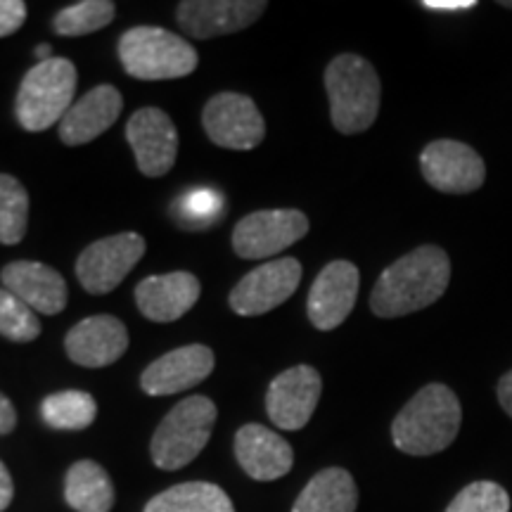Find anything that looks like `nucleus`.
Returning a JSON list of instances; mask_svg holds the SVG:
<instances>
[{"label": "nucleus", "mask_w": 512, "mask_h": 512, "mask_svg": "<svg viewBox=\"0 0 512 512\" xmlns=\"http://www.w3.org/2000/svg\"><path fill=\"white\" fill-rule=\"evenodd\" d=\"M448 283V254L437 245H422L384 268L370 294V309L380 318L408 316L439 302Z\"/></svg>", "instance_id": "1"}, {"label": "nucleus", "mask_w": 512, "mask_h": 512, "mask_svg": "<svg viewBox=\"0 0 512 512\" xmlns=\"http://www.w3.org/2000/svg\"><path fill=\"white\" fill-rule=\"evenodd\" d=\"M463 422L458 396L446 384H427L392 422V439L408 456H434L453 444Z\"/></svg>", "instance_id": "2"}, {"label": "nucleus", "mask_w": 512, "mask_h": 512, "mask_svg": "<svg viewBox=\"0 0 512 512\" xmlns=\"http://www.w3.org/2000/svg\"><path fill=\"white\" fill-rule=\"evenodd\" d=\"M332 126L344 136L368 131L380 112V76L366 57L344 53L325 69Z\"/></svg>", "instance_id": "3"}, {"label": "nucleus", "mask_w": 512, "mask_h": 512, "mask_svg": "<svg viewBox=\"0 0 512 512\" xmlns=\"http://www.w3.org/2000/svg\"><path fill=\"white\" fill-rule=\"evenodd\" d=\"M124 72L140 81L183 79L197 69V50L181 36L159 27H133L119 38Z\"/></svg>", "instance_id": "4"}, {"label": "nucleus", "mask_w": 512, "mask_h": 512, "mask_svg": "<svg viewBox=\"0 0 512 512\" xmlns=\"http://www.w3.org/2000/svg\"><path fill=\"white\" fill-rule=\"evenodd\" d=\"M76 91V67L64 57H53L31 67L19 86L15 114L27 131H46L60 124L72 110Z\"/></svg>", "instance_id": "5"}, {"label": "nucleus", "mask_w": 512, "mask_h": 512, "mask_svg": "<svg viewBox=\"0 0 512 512\" xmlns=\"http://www.w3.org/2000/svg\"><path fill=\"white\" fill-rule=\"evenodd\" d=\"M216 422V406L207 396H188L171 408L152 437V460L162 470H181L207 446Z\"/></svg>", "instance_id": "6"}, {"label": "nucleus", "mask_w": 512, "mask_h": 512, "mask_svg": "<svg viewBox=\"0 0 512 512\" xmlns=\"http://www.w3.org/2000/svg\"><path fill=\"white\" fill-rule=\"evenodd\" d=\"M309 233V219L297 209H264L240 219L233 230V249L242 259H264L292 247Z\"/></svg>", "instance_id": "7"}, {"label": "nucleus", "mask_w": 512, "mask_h": 512, "mask_svg": "<svg viewBox=\"0 0 512 512\" xmlns=\"http://www.w3.org/2000/svg\"><path fill=\"white\" fill-rule=\"evenodd\" d=\"M145 240L138 233H119L83 249L76 261V275L86 292L107 294L121 285L131 268L143 259Z\"/></svg>", "instance_id": "8"}, {"label": "nucleus", "mask_w": 512, "mask_h": 512, "mask_svg": "<svg viewBox=\"0 0 512 512\" xmlns=\"http://www.w3.org/2000/svg\"><path fill=\"white\" fill-rule=\"evenodd\" d=\"M302 283V264L292 256L285 259L266 261L230 292V309L240 316H264V313L278 309L287 302Z\"/></svg>", "instance_id": "9"}, {"label": "nucleus", "mask_w": 512, "mask_h": 512, "mask_svg": "<svg viewBox=\"0 0 512 512\" xmlns=\"http://www.w3.org/2000/svg\"><path fill=\"white\" fill-rule=\"evenodd\" d=\"M420 171L434 190L467 195L486 181V164L477 150L458 140H434L420 152Z\"/></svg>", "instance_id": "10"}, {"label": "nucleus", "mask_w": 512, "mask_h": 512, "mask_svg": "<svg viewBox=\"0 0 512 512\" xmlns=\"http://www.w3.org/2000/svg\"><path fill=\"white\" fill-rule=\"evenodd\" d=\"M209 140L228 150H254L266 136L259 107L242 93H219L207 102L202 114Z\"/></svg>", "instance_id": "11"}, {"label": "nucleus", "mask_w": 512, "mask_h": 512, "mask_svg": "<svg viewBox=\"0 0 512 512\" xmlns=\"http://www.w3.org/2000/svg\"><path fill=\"white\" fill-rule=\"evenodd\" d=\"M126 138L133 147L140 174L159 178L174 169L178 133L169 114L159 107H143L128 119Z\"/></svg>", "instance_id": "12"}, {"label": "nucleus", "mask_w": 512, "mask_h": 512, "mask_svg": "<svg viewBox=\"0 0 512 512\" xmlns=\"http://www.w3.org/2000/svg\"><path fill=\"white\" fill-rule=\"evenodd\" d=\"M323 380L311 366H294L280 373L266 392V413L280 430L297 432L316 411Z\"/></svg>", "instance_id": "13"}, {"label": "nucleus", "mask_w": 512, "mask_h": 512, "mask_svg": "<svg viewBox=\"0 0 512 512\" xmlns=\"http://www.w3.org/2000/svg\"><path fill=\"white\" fill-rule=\"evenodd\" d=\"M358 285H361V275L351 261H332L325 266L313 280L309 302H306L313 328L323 332L339 328L354 311Z\"/></svg>", "instance_id": "14"}, {"label": "nucleus", "mask_w": 512, "mask_h": 512, "mask_svg": "<svg viewBox=\"0 0 512 512\" xmlns=\"http://www.w3.org/2000/svg\"><path fill=\"white\" fill-rule=\"evenodd\" d=\"M264 10L266 3L259 0H185L176 19L192 38H216L247 29Z\"/></svg>", "instance_id": "15"}, {"label": "nucleus", "mask_w": 512, "mask_h": 512, "mask_svg": "<svg viewBox=\"0 0 512 512\" xmlns=\"http://www.w3.org/2000/svg\"><path fill=\"white\" fill-rule=\"evenodd\" d=\"M211 370H214V351L202 344H188L150 363L140 375V387L150 396L178 394L207 380Z\"/></svg>", "instance_id": "16"}, {"label": "nucleus", "mask_w": 512, "mask_h": 512, "mask_svg": "<svg viewBox=\"0 0 512 512\" xmlns=\"http://www.w3.org/2000/svg\"><path fill=\"white\" fill-rule=\"evenodd\" d=\"M64 349L76 366L105 368L128 349L126 325L114 316H91L76 323L64 337Z\"/></svg>", "instance_id": "17"}, {"label": "nucleus", "mask_w": 512, "mask_h": 512, "mask_svg": "<svg viewBox=\"0 0 512 512\" xmlns=\"http://www.w3.org/2000/svg\"><path fill=\"white\" fill-rule=\"evenodd\" d=\"M200 292V280L192 273L150 275L136 287V304L147 320L174 323L197 304Z\"/></svg>", "instance_id": "18"}, {"label": "nucleus", "mask_w": 512, "mask_h": 512, "mask_svg": "<svg viewBox=\"0 0 512 512\" xmlns=\"http://www.w3.org/2000/svg\"><path fill=\"white\" fill-rule=\"evenodd\" d=\"M5 290L22 299L29 309L57 316L67 306V283L55 268L38 261H12L0 273Z\"/></svg>", "instance_id": "19"}, {"label": "nucleus", "mask_w": 512, "mask_h": 512, "mask_svg": "<svg viewBox=\"0 0 512 512\" xmlns=\"http://www.w3.org/2000/svg\"><path fill=\"white\" fill-rule=\"evenodd\" d=\"M235 458L256 482H273L292 470V446L264 425H245L235 434Z\"/></svg>", "instance_id": "20"}, {"label": "nucleus", "mask_w": 512, "mask_h": 512, "mask_svg": "<svg viewBox=\"0 0 512 512\" xmlns=\"http://www.w3.org/2000/svg\"><path fill=\"white\" fill-rule=\"evenodd\" d=\"M124 98L114 86H98L86 93L60 121V138L64 145H86L119 119Z\"/></svg>", "instance_id": "21"}, {"label": "nucleus", "mask_w": 512, "mask_h": 512, "mask_svg": "<svg viewBox=\"0 0 512 512\" xmlns=\"http://www.w3.org/2000/svg\"><path fill=\"white\" fill-rule=\"evenodd\" d=\"M358 489L342 467L318 472L292 505V512H356Z\"/></svg>", "instance_id": "22"}, {"label": "nucleus", "mask_w": 512, "mask_h": 512, "mask_svg": "<svg viewBox=\"0 0 512 512\" xmlns=\"http://www.w3.org/2000/svg\"><path fill=\"white\" fill-rule=\"evenodd\" d=\"M64 498L76 512H110L114 486L105 470L93 460H79L64 479Z\"/></svg>", "instance_id": "23"}, {"label": "nucleus", "mask_w": 512, "mask_h": 512, "mask_svg": "<svg viewBox=\"0 0 512 512\" xmlns=\"http://www.w3.org/2000/svg\"><path fill=\"white\" fill-rule=\"evenodd\" d=\"M145 512H235L221 486L209 482H185L152 498Z\"/></svg>", "instance_id": "24"}, {"label": "nucleus", "mask_w": 512, "mask_h": 512, "mask_svg": "<svg viewBox=\"0 0 512 512\" xmlns=\"http://www.w3.org/2000/svg\"><path fill=\"white\" fill-rule=\"evenodd\" d=\"M41 415L55 430H86L98 415V403L88 392L67 389V392L50 394L43 401Z\"/></svg>", "instance_id": "25"}, {"label": "nucleus", "mask_w": 512, "mask_h": 512, "mask_svg": "<svg viewBox=\"0 0 512 512\" xmlns=\"http://www.w3.org/2000/svg\"><path fill=\"white\" fill-rule=\"evenodd\" d=\"M29 226V195L15 176L0 174V242L19 245Z\"/></svg>", "instance_id": "26"}, {"label": "nucleus", "mask_w": 512, "mask_h": 512, "mask_svg": "<svg viewBox=\"0 0 512 512\" xmlns=\"http://www.w3.org/2000/svg\"><path fill=\"white\" fill-rule=\"evenodd\" d=\"M114 3L110 0H81L60 10L53 19V27L60 36H88L105 29L114 19Z\"/></svg>", "instance_id": "27"}, {"label": "nucleus", "mask_w": 512, "mask_h": 512, "mask_svg": "<svg viewBox=\"0 0 512 512\" xmlns=\"http://www.w3.org/2000/svg\"><path fill=\"white\" fill-rule=\"evenodd\" d=\"M0 335L10 342H34L41 335V320L34 309L8 290H0Z\"/></svg>", "instance_id": "28"}, {"label": "nucleus", "mask_w": 512, "mask_h": 512, "mask_svg": "<svg viewBox=\"0 0 512 512\" xmlns=\"http://www.w3.org/2000/svg\"><path fill=\"white\" fill-rule=\"evenodd\" d=\"M446 512H510V496L496 482H472L448 503Z\"/></svg>", "instance_id": "29"}, {"label": "nucleus", "mask_w": 512, "mask_h": 512, "mask_svg": "<svg viewBox=\"0 0 512 512\" xmlns=\"http://www.w3.org/2000/svg\"><path fill=\"white\" fill-rule=\"evenodd\" d=\"M178 209H181L178 211V219H181L185 226H209V223H214L216 216L223 211V197L219 192L209 188H195L190 190L188 195L181 197Z\"/></svg>", "instance_id": "30"}, {"label": "nucleus", "mask_w": 512, "mask_h": 512, "mask_svg": "<svg viewBox=\"0 0 512 512\" xmlns=\"http://www.w3.org/2000/svg\"><path fill=\"white\" fill-rule=\"evenodd\" d=\"M27 19V5L22 0H0V38L15 34Z\"/></svg>", "instance_id": "31"}, {"label": "nucleus", "mask_w": 512, "mask_h": 512, "mask_svg": "<svg viewBox=\"0 0 512 512\" xmlns=\"http://www.w3.org/2000/svg\"><path fill=\"white\" fill-rule=\"evenodd\" d=\"M422 8L432 12H467L475 10V0H422Z\"/></svg>", "instance_id": "32"}, {"label": "nucleus", "mask_w": 512, "mask_h": 512, "mask_svg": "<svg viewBox=\"0 0 512 512\" xmlns=\"http://www.w3.org/2000/svg\"><path fill=\"white\" fill-rule=\"evenodd\" d=\"M17 425V413L12 401L5 394H0V434H10Z\"/></svg>", "instance_id": "33"}, {"label": "nucleus", "mask_w": 512, "mask_h": 512, "mask_svg": "<svg viewBox=\"0 0 512 512\" xmlns=\"http://www.w3.org/2000/svg\"><path fill=\"white\" fill-rule=\"evenodd\" d=\"M12 496H15V484H12L8 467L0 463V512L12 503Z\"/></svg>", "instance_id": "34"}, {"label": "nucleus", "mask_w": 512, "mask_h": 512, "mask_svg": "<svg viewBox=\"0 0 512 512\" xmlns=\"http://www.w3.org/2000/svg\"><path fill=\"white\" fill-rule=\"evenodd\" d=\"M498 401H501L503 411L512 418V370L498 380Z\"/></svg>", "instance_id": "35"}, {"label": "nucleus", "mask_w": 512, "mask_h": 512, "mask_svg": "<svg viewBox=\"0 0 512 512\" xmlns=\"http://www.w3.org/2000/svg\"><path fill=\"white\" fill-rule=\"evenodd\" d=\"M36 57H38V62L53 60V48H50L48 43H41V46L36 48Z\"/></svg>", "instance_id": "36"}, {"label": "nucleus", "mask_w": 512, "mask_h": 512, "mask_svg": "<svg viewBox=\"0 0 512 512\" xmlns=\"http://www.w3.org/2000/svg\"><path fill=\"white\" fill-rule=\"evenodd\" d=\"M501 5H503V8H510L512 10V0H503Z\"/></svg>", "instance_id": "37"}]
</instances>
